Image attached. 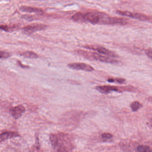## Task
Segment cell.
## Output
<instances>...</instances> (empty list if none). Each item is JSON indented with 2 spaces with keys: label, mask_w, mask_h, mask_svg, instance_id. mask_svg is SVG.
<instances>
[{
  "label": "cell",
  "mask_w": 152,
  "mask_h": 152,
  "mask_svg": "<svg viewBox=\"0 0 152 152\" xmlns=\"http://www.w3.org/2000/svg\"><path fill=\"white\" fill-rule=\"evenodd\" d=\"M107 81L110 83L116 82L119 84H122L125 82V80L123 78H115V79L109 78L107 80Z\"/></svg>",
  "instance_id": "e0dca14e"
},
{
  "label": "cell",
  "mask_w": 152,
  "mask_h": 152,
  "mask_svg": "<svg viewBox=\"0 0 152 152\" xmlns=\"http://www.w3.org/2000/svg\"><path fill=\"white\" fill-rule=\"evenodd\" d=\"M142 107V104L138 101H134L130 105L131 108L133 112H137Z\"/></svg>",
  "instance_id": "2e32d148"
},
{
  "label": "cell",
  "mask_w": 152,
  "mask_h": 152,
  "mask_svg": "<svg viewBox=\"0 0 152 152\" xmlns=\"http://www.w3.org/2000/svg\"><path fill=\"white\" fill-rule=\"evenodd\" d=\"M47 28V26L40 24H33L32 25L27 26L23 27V30L26 33L30 34L35 32L45 30Z\"/></svg>",
  "instance_id": "52a82bcc"
},
{
  "label": "cell",
  "mask_w": 152,
  "mask_h": 152,
  "mask_svg": "<svg viewBox=\"0 0 152 152\" xmlns=\"http://www.w3.org/2000/svg\"><path fill=\"white\" fill-rule=\"evenodd\" d=\"M146 54L147 56L151 59L152 58V48H150L148 49L147 50L145 51Z\"/></svg>",
  "instance_id": "ffe728a7"
},
{
  "label": "cell",
  "mask_w": 152,
  "mask_h": 152,
  "mask_svg": "<svg viewBox=\"0 0 152 152\" xmlns=\"http://www.w3.org/2000/svg\"><path fill=\"white\" fill-rule=\"evenodd\" d=\"M99 22L103 24L124 25L127 23L126 19L124 18L111 17L108 16L107 15H104L103 13H99Z\"/></svg>",
  "instance_id": "277c9868"
},
{
  "label": "cell",
  "mask_w": 152,
  "mask_h": 152,
  "mask_svg": "<svg viewBox=\"0 0 152 152\" xmlns=\"http://www.w3.org/2000/svg\"><path fill=\"white\" fill-rule=\"evenodd\" d=\"M20 55L26 58H35V59H36V58H39L38 55L36 54V53H34V52H33V51H25V52L22 53Z\"/></svg>",
  "instance_id": "5bb4252c"
},
{
  "label": "cell",
  "mask_w": 152,
  "mask_h": 152,
  "mask_svg": "<svg viewBox=\"0 0 152 152\" xmlns=\"http://www.w3.org/2000/svg\"><path fill=\"white\" fill-rule=\"evenodd\" d=\"M25 112V108L22 105H19L12 107L10 109V113L12 117L15 119H18L22 116Z\"/></svg>",
  "instance_id": "ba28073f"
},
{
  "label": "cell",
  "mask_w": 152,
  "mask_h": 152,
  "mask_svg": "<svg viewBox=\"0 0 152 152\" xmlns=\"http://www.w3.org/2000/svg\"><path fill=\"white\" fill-rule=\"evenodd\" d=\"M83 48L91 50H94L97 51L99 54L101 55H104L110 57L111 58H118L119 57L118 55L115 53L113 51L107 49L102 46H97V45H86L83 46Z\"/></svg>",
  "instance_id": "5b68a950"
},
{
  "label": "cell",
  "mask_w": 152,
  "mask_h": 152,
  "mask_svg": "<svg viewBox=\"0 0 152 152\" xmlns=\"http://www.w3.org/2000/svg\"><path fill=\"white\" fill-rule=\"evenodd\" d=\"M20 10L22 12H27L30 13H42L43 11L40 9L27 6H22L20 8Z\"/></svg>",
  "instance_id": "7c38bea8"
},
{
  "label": "cell",
  "mask_w": 152,
  "mask_h": 152,
  "mask_svg": "<svg viewBox=\"0 0 152 152\" xmlns=\"http://www.w3.org/2000/svg\"><path fill=\"white\" fill-rule=\"evenodd\" d=\"M50 140L55 151L67 152L72 151L74 148L72 138L68 134L64 133L51 134Z\"/></svg>",
  "instance_id": "6da1fadb"
},
{
  "label": "cell",
  "mask_w": 152,
  "mask_h": 152,
  "mask_svg": "<svg viewBox=\"0 0 152 152\" xmlns=\"http://www.w3.org/2000/svg\"><path fill=\"white\" fill-rule=\"evenodd\" d=\"M97 91L103 94H107L113 91L122 92L124 91H134L135 88L132 86L118 87V86H110V85H102L96 87Z\"/></svg>",
  "instance_id": "3957f363"
},
{
  "label": "cell",
  "mask_w": 152,
  "mask_h": 152,
  "mask_svg": "<svg viewBox=\"0 0 152 152\" xmlns=\"http://www.w3.org/2000/svg\"><path fill=\"white\" fill-rule=\"evenodd\" d=\"M136 151L138 152H151L152 149L150 147L144 145H139L136 148Z\"/></svg>",
  "instance_id": "9a60e30c"
},
{
  "label": "cell",
  "mask_w": 152,
  "mask_h": 152,
  "mask_svg": "<svg viewBox=\"0 0 152 152\" xmlns=\"http://www.w3.org/2000/svg\"><path fill=\"white\" fill-rule=\"evenodd\" d=\"M130 18L137 19L141 21H148V22H151V18L146 15L144 14H140L138 13H131Z\"/></svg>",
  "instance_id": "30bf717a"
},
{
  "label": "cell",
  "mask_w": 152,
  "mask_h": 152,
  "mask_svg": "<svg viewBox=\"0 0 152 152\" xmlns=\"http://www.w3.org/2000/svg\"><path fill=\"white\" fill-rule=\"evenodd\" d=\"M72 19L75 22H85L84 18V14L81 12H78L74 14L72 16Z\"/></svg>",
  "instance_id": "4fadbf2b"
},
{
  "label": "cell",
  "mask_w": 152,
  "mask_h": 152,
  "mask_svg": "<svg viewBox=\"0 0 152 152\" xmlns=\"http://www.w3.org/2000/svg\"><path fill=\"white\" fill-rule=\"evenodd\" d=\"M84 18L85 21L93 25L98 24L99 22V13L89 12L84 14Z\"/></svg>",
  "instance_id": "9c48e42d"
},
{
  "label": "cell",
  "mask_w": 152,
  "mask_h": 152,
  "mask_svg": "<svg viewBox=\"0 0 152 152\" xmlns=\"http://www.w3.org/2000/svg\"><path fill=\"white\" fill-rule=\"evenodd\" d=\"M68 67L71 69L76 70H83L88 72L94 71V68L88 64L83 63H73L68 64Z\"/></svg>",
  "instance_id": "8992f818"
},
{
  "label": "cell",
  "mask_w": 152,
  "mask_h": 152,
  "mask_svg": "<svg viewBox=\"0 0 152 152\" xmlns=\"http://www.w3.org/2000/svg\"><path fill=\"white\" fill-rule=\"evenodd\" d=\"M19 136L18 133L13 132H7L0 134V143L2 141L13 137H15Z\"/></svg>",
  "instance_id": "8fae6325"
},
{
  "label": "cell",
  "mask_w": 152,
  "mask_h": 152,
  "mask_svg": "<svg viewBox=\"0 0 152 152\" xmlns=\"http://www.w3.org/2000/svg\"><path fill=\"white\" fill-rule=\"evenodd\" d=\"M113 137V135L109 133H104L101 135L102 138L106 140L110 139L112 138Z\"/></svg>",
  "instance_id": "d6986e66"
},
{
  "label": "cell",
  "mask_w": 152,
  "mask_h": 152,
  "mask_svg": "<svg viewBox=\"0 0 152 152\" xmlns=\"http://www.w3.org/2000/svg\"><path fill=\"white\" fill-rule=\"evenodd\" d=\"M75 52L78 55L87 59H92V60L94 59V60H98L100 62L108 63V64H116L119 63L118 60H115L107 56H103L99 53L98 54V53L85 51L82 50H75Z\"/></svg>",
  "instance_id": "7a4b0ae2"
},
{
  "label": "cell",
  "mask_w": 152,
  "mask_h": 152,
  "mask_svg": "<svg viewBox=\"0 0 152 152\" xmlns=\"http://www.w3.org/2000/svg\"><path fill=\"white\" fill-rule=\"evenodd\" d=\"M0 30H3L6 31H8V27L6 26L0 25Z\"/></svg>",
  "instance_id": "44dd1931"
},
{
  "label": "cell",
  "mask_w": 152,
  "mask_h": 152,
  "mask_svg": "<svg viewBox=\"0 0 152 152\" xmlns=\"http://www.w3.org/2000/svg\"><path fill=\"white\" fill-rule=\"evenodd\" d=\"M10 56V54L7 52L0 50V58L6 59Z\"/></svg>",
  "instance_id": "ac0fdd59"
}]
</instances>
